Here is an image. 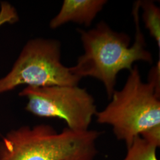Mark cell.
<instances>
[{
	"instance_id": "1",
	"label": "cell",
	"mask_w": 160,
	"mask_h": 160,
	"mask_svg": "<svg viewBox=\"0 0 160 160\" xmlns=\"http://www.w3.org/2000/svg\"><path fill=\"white\" fill-rule=\"evenodd\" d=\"M139 10V0L134 2L132 11L135 28V42L132 45L130 36L114 31L104 21L88 30L77 29L84 53L69 70L81 80L92 77L102 82L109 98L115 90L118 75L121 71H131L138 61L149 64L153 62L141 28Z\"/></svg>"
},
{
	"instance_id": "2",
	"label": "cell",
	"mask_w": 160,
	"mask_h": 160,
	"mask_svg": "<svg viewBox=\"0 0 160 160\" xmlns=\"http://www.w3.org/2000/svg\"><path fill=\"white\" fill-rule=\"evenodd\" d=\"M100 135L68 128L58 132L45 124L21 126L0 141V160H93Z\"/></svg>"
},
{
	"instance_id": "3",
	"label": "cell",
	"mask_w": 160,
	"mask_h": 160,
	"mask_svg": "<svg viewBox=\"0 0 160 160\" xmlns=\"http://www.w3.org/2000/svg\"><path fill=\"white\" fill-rule=\"evenodd\" d=\"M110 102L97 111V123L112 126L115 137L128 147L142 132L160 125V94L143 82L134 65L120 90H114Z\"/></svg>"
},
{
	"instance_id": "4",
	"label": "cell",
	"mask_w": 160,
	"mask_h": 160,
	"mask_svg": "<svg viewBox=\"0 0 160 160\" xmlns=\"http://www.w3.org/2000/svg\"><path fill=\"white\" fill-rule=\"evenodd\" d=\"M57 40L37 38L24 46L12 70L0 79V94L17 86H77L80 78L61 62Z\"/></svg>"
},
{
	"instance_id": "5",
	"label": "cell",
	"mask_w": 160,
	"mask_h": 160,
	"mask_svg": "<svg viewBox=\"0 0 160 160\" xmlns=\"http://www.w3.org/2000/svg\"><path fill=\"white\" fill-rule=\"evenodd\" d=\"M28 102L26 109L40 118H58L65 121L69 129H89L97 112L94 97L78 86H28L20 92Z\"/></svg>"
},
{
	"instance_id": "6",
	"label": "cell",
	"mask_w": 160,
	"mask_h": 160,
	"mask_svg": "<svg viewBox=\"0 0 160 160\" xmlns=\"http://www.w3.org/2000/svg\"><path fill=\"white\" fill-rule=\"evenodd\" d=\"M107 2L106 0H64L60 11L51 21L50 27L57 29L68 23L89 27Z\"/></svg>"
},
{
	"instance_id": "7",
	"label": "cell",
	"mask_w": 160,
	"mask_h": 160,
	"mask_svg": "<svg viewBox=\"0 0 160 160\" xmlns=\"http://www.w3.org/2000/svg\"><path fill=\"white\" fill-rule=\"evenodd\" d=\"M139 7L142 10V18L145 28L150 36L155 40L160 49V8L151 0H139Z\"/></svg>"
},
{
	"instance_id": "8",
	"label": "cell",
	"mask_w": 160,
	"mask_h": 160,
	"mask_svg": "<svg viewBox=\"0 0 160 160\" xmlns=\"http://www.w3.org/2000/svg\"><path fill=\"white\" fill-rule=\"evenodd\" d=\"M157 148L156 146L138 136L127 147L126 156L122 160H158Z\"/></svg>"
},
{
	"instance_id": "9",
	"label": "cell",
	"mask_w": 160,
	"mask_h": 160,
	"mask_svg": "<svg viewBox=\"0 0 160 160\" xmlns=\"http://www.w3.org/2000/svg\"><path fill=\"white\" fill-rule=\"evenodd\" d=\"M139 136L149 143L158 148L160 145V125L154 126L144 131Z\"/></svg>"
},
{
	"instance_id": "10",
	"label": "cell",
	"mask_w": 160,
	"mask_h": 160,
	"mask_svg": "<svg viewBox=\"0 0 160 160\" xmlns=\"http://www.w3.org/2000/svg\"><path fill=\"white\" fill-rule=\"evenodd\" d=\"M160 94V60L149 71L148 82Z\"/></svg>"
}]
</instances>
